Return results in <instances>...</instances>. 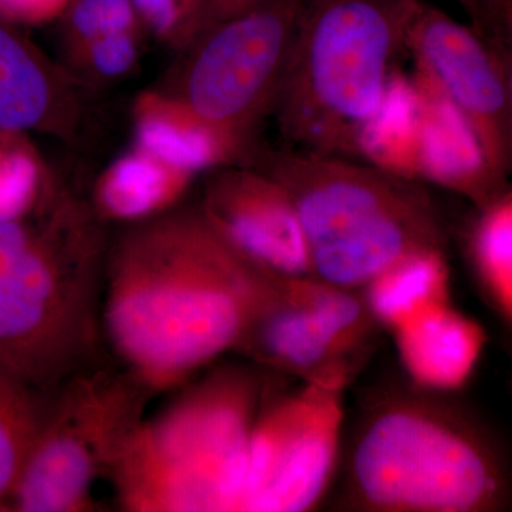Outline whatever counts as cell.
Here are the masks:
<instances>
[{
  "mask_svg": "<svg viewBox=\"0 0 512 512\" xmlns=\"http://www.w3.org/2000/svg\"><path fill=\"white\" fill-rule=\"evenodd\" d=\"M284 281L248 261L200 208H174L109 242L104 346L153 396L174 392L239 349Z\"/></svg>",
  "mask_w": 512,
  "mask_h": 512,
  "instance_id": "6da1fadb",
  "label": "cell"
},
{
  "mask_svg": "<svg viewBox=\"0 0 512 512\" xmlns=\"http://www.w3.org/2000/svg\"><path fill=\"white\" fill-rule=\"evenodd\" d=\"M101 225L64 191L36 217L0 222V366L39 392L107 362Z\"/></svg>",
  "mask_w": 512,
  "mask_h": 512,
  "instance_id": "7a4b0ae2",
  "label": "cell"
},
{
  "mask_svg": "<svg viewBox=\"0 0 512 512\" xmlns=\"http://www.w3.org/2000/svg\"><path fill=\"white\" fill-rule=\"evenodd\" d=\"M141 420L111 468L126 512H239L245 450L266 404L264 377L215 369Z\"/></svg>",
  "mask_w": 512,
  "mask_h": 512,
  "instance_id": "3957f363",
  "label": "cell"
},
{
  "mask_svg": "<svg viewBox=\"0 0 512 512\" xmlns=\"http://www.w3.org/2000/svg\"><path fill=\"white\" fill-rule=\"evenodd\" d=\"M419 0H305L274 114L286 148L359 160Z\"/></svg>",
  "mask_w": 512,
  "mask_h": 512,
  "instance_id": "277c9868",
  "label": "cell"
},
{
  "mask_svg": "<svg viewBox=\"0 0 512 512\" xmlns=\"http://www.w3.org/2000/svg\"><path fill=\"white\" fill-rule=\"evenodd\" d=\"M276 178L293 202L312 275L326 284L365 286L394 262L443 248V232L419 181L365 161L284 148L254 164Z\"/></svg>",
  "mask_w": 512,
  "mask_h": 512,
  "instance_id": "5b68a950",
  "label": "cell"
},
{
  "mask_svg": "<svg viewBox=\"0 0 512 512\" xmlns=\"http://www.w3.org/2000/svg\"><path fill=\"white\" fill-rule=\"evenodd\" d=\"M350 493L379 512H484L505 480L473 430L419 403H394L366 421L353 446Z\"/></svg>",
  "mask_w": 512,
  "mask_h": 512,
  "instance_id": "8992f818",
  "label": "cell"
},
{
  "mask_svg": "<svg viewBox=\"0 0 512 512\" xmlns=\"http://www.w3.org/2000/svg\"><path fill=\"white\" fill-rule=\"evenodd\" d=\"M153 394L106 362L53 394L8 512H93L94 485L109 478Z\"/></svg>",
  "mask_w": 512,
  "mask_h": 512,
  "instance_id": "52a82bcc",
  "label": "cell"
},
{
  "mask_svg": "<svg viewBox=\"0 0 512 512\" xmlns=\"http://www.w3.org/2000/svg\"><path fill=\"white\" fill-rule=\"evenodd\" d=\"M305 0L269 5L217 23L184 47L167 90L192 114L247 153L251 164L262 121L272 116Z\"/></svg>",
  "mask_w": 512,
  "mask_h": 512,
  "instance_id": "ba28073f",
  "label": "cell"
},
{
  "mask_svg": "<svg viewBox=\"0 0 512 512\" xmlns=\"http://www.w3.org/2000/svg\"><path fill=\"white\" fill-rule=\"evenodd\" d=\"M342 390L306 382L265 404L245 450L239 512H303L319 503L338 463Z\"/></svg>",
  "mask_w": 512,
  "mask_h": 512,
  "instance_id": "9c48e42d",
  "label": "cell"
},
{
  "mask_svg": "<svg viewBox=\"0 0 512 512\" xmlns=\"http://www.w3.org/2000/svg\"><path fill=\"white\" fill-rule=\"evenodd\" d=\"M404 49L473 130L491 173L507 185L512 165L511 55L488 45L427 0L414 10Z\"/></svg>",
  "mask_w": 512,
  "mask_h": 512,
  "instance_id": "30bf717a",
  "label": "cell"
},
{
  "mask_svg": "<svg viewBox=\"0 0 512 512\" xmlns=\"http://www.w3.org/2000/svg\"><path fill=\"white\" fill-rule=\"evenodd\" d=\"M372 322L365 299L353 289L315 276L285 279L238 352L305 382L343 389L349 359L370 335Z\"/></svg>",
  "mask_w": 512,
  "mask_h": 512,
  "instance_id": "8fae6325",
  "label": "cell"
},
{
  "mask_svg": "<svg viewBox=\"0 0 512 512\" xmlns=\"http://www.w3.org/2000/svg\"><path fill=\"white\" fill-rule=\"evenodd\" d=\"M198 208L248 261L276 278L312 275L301 222L288 192L256 165L212 171Z\"/></svg>",
  "mask_w": 512,
  "mask_h": 512,
  "instance_id": "7c38bea8",
  "label": "cell"
},
{
  "mask_svg": "<svg viewBox=\"0 0 512 512\" xmlns=\"http://www.w3.org/2000/svg\"><path fill=\"white\" fill-rule=\"evenodd\" d=\"M77 111L72 80L0 19V130L66 134Z\"/></svg>",
  "mask_w": 512,
  "mask_h": 512,
  "instance_id": "4fadbf2b",
  "label": "cell"
},
{
  "mask_svg": "<svg viewBox=\"0 0 512 512\" xmlns=\"http://www.w3.org/2000/svg\"><path fill=\"white\" fill-rule=\"evenodd\" d=\"M420 96L417 178L464 195L477 207L507 190L491 173L464 117L430 80L414 72Z\"/></svg>",
  "mask_w": 512,
  "mask_h": 512,
  "instance_id": "5bb4252c",
  "label": "cell"
},
{
  "mask_svg": "<svg viewBox=\"0 0 512 512\" xmlns=\"http://www.w3.org/2000/svg\"><path fill=\"white\" fill-rule=\"evenodd\" d=\"M393 335L404 372L421 389L436 393L466 386L485 346L484 329L450 303L431 309Z\"/></svg>",
  "mask_w": 512,
  "mask_h": 512,
  "instance_id": "9a60e30c",
  "label": "cell"
},
{
  "mask_svg": "<svg viewBox=\"0 0 512 512\" xmlns=\"http://www.w3.org/2000/svg\"><path fill=\"white\" fill-rule=\"evenodd\" d=\"M133 124L134 146L192 177L251 164L241 147L198 119L170 93L140 94Z\"/></svg>",
  "mask_w": 512,
  "mask_h": 512,
  "instance_id": "2e32d148",
  "label": "cell"
},
{
  "mask_svg": "<svg viewBox=\"0 0 512 512\" xmlns=\"http://www.w3.org/2000/svg\"><path fill=\"white\" fill-rule=\"evenodd\" d=\"M194 178L134 146L100 175L90 207L103 224L130 227L177 208Z\"/></svg>",
  "mask_w": 512,
  "mask_h": 512,
  "instance_id": "e0dca14e",
  "label": "cell"
},
{
  "mask_svg": "<svg viewBox=\"0 0 512 512\" xmlns=\"http://www.w3.org/2000/svg\"><path fill=\"white\" fill-rule=\"evenodd\" d=\"M365 303L375 322L396 332L407 323L450 303V271L443 248L404 256L365 286Z\"/></svg>",
  "mask_w": 512,
  "mask_h": 512,
  "instance_id": "ac0fdd59",
  "label": "cell"
},
{
  "mask_svg": "<svg viewBox=\"0 0 512 512\" xmlns=\"http://www.w3.org/2000/svg\"><path fill=\"white\" fill-rule=\"evenodd\" d=\"M419 140V90L413 77L394 67L382 104L360 133L359 160L397 177L419 181Z\"/></svg>",
  "mask_w": 512,
  "mask_h": 512,
  "instance_id": "d6986e66",
  "label": "cell"
},
{
  "mask_svg": "<svg viewBox=\"0 0 512 512\" xmlns=\"http://www.w3.org/2000/svg\"><path fill=\"white\" fill-rule=\"evenodd\" d=\"M52 397L20 382L0 366V512H8Z\"/></svg>",
  "mask_w": 512,
  "mask_h": 512,
  "instance_id": "ffe728a7",
  "label": "cell"
},
{
  "mask_svg": "<svg viewBox=\"0 0 512 512\" xmlns=\"http://www.w3.org/2000/svg\"><path fill=\"white\" fill-rule=\"evenodd\" d=\"M468 237L474 274L495 311L512 316V194L505 190L481 205Z\"/></svg>",
  "mask_w": 512,
  "mask_h": 512,
  "instance_id": "44dd1931",
  "label": "cell"
},
{
  "mask_svg": "<svg viewBox=\"0 0 512 512\" xmlns=\"http://www.w3.org/2000/svg\"><path fill=\"white\" fill-rule=\"evenodd\" d=\"M62 192L50 180L28 133L0 130V222L36 217Z\"/></svg>",
  "mask_w": 512,
  "mask_h": 512,
  "instance_id": "7402d4cb",
  "label": "cell"
},
{
  "mask_svg": "<svg viewBox=\"0 0 512 512\" xmlns=\"http://www.w3.org/2000/svg\"><path fill=\"white\" fill-rule=\"evenodd\" d=\"M63 16L72 53L100 37L138 30L140 23L131 0H72Z\"/></svg>",
  "mask_w": 512,
  "mask_h": 512,
  "instance_id": "603a6c76",
  "label": "cell"
},
{
  "mask_svg": "<svg viewBox=\"0 0 512 512\" xmlns=\"http://www.w3.org/2000/svg\"><path fill=\"white\" fill-rule=\"evenodd\" d=\"M140 22L161 39L187 47L198 33L204 0H131Z\"/></svg>",
  "mask_w": 512,
  "mask_h": 512,
  "instance_id": "cb8c5ba5",
  "label": "cell"
},
{
  "mask_svg": "<svg viewBox=\"0 0 512 512\" xmlns=\"http://www.w3.org/2000/svg\"><path fill=\"white\" fill-rule=\"evenodd\" d=\"M74 59L96 79L114 80L126 76L140 56L138 30L100 37L72 53Z\"/></svg>",
  "mask_w": 512,
  "mask_h": 512,
  "instance_id": "d4e9b609",
  "label": "cell"
},
{
  "mask_svg": "<svg viewBox=\"0 0 512 512\" xmlns=\"http://www.w3.org/2000/svg\"><path fill=\"white\" fill-rule=\"evenodd\" d=\"M466 12L470 28L488 45L511 55L512 0H456Z\"/></svg>",
  "mask_w": 512,
  "mask_h": 512,
  "instance_id": "484cf974",
  "label": "cell"
},
{
  "mask_svg": "<svg viewBox=\"0 0 512 512\" xmlns=\"http://www.w3.org/2000/svg\"><path fill=\"white\" fill-rule=\"evenodd\" d=\"M72 0H0V19L10 25L40 26L62 18Z\"/></svg>",
  "mask_w": 512,
  "mask_h": 512,
  "instance_id": "4316f807",
  "label": "cell"
},
{
  "mask_svg": "<svg viewBox=\"0 0 512 512\" xmlns=\"http://www.w3.org/2000/svg\"><path fill=\"white\" fill-rule=\"evenodd\" d=\"M274 0H204L198 22V37L204 30L235 16L269 5Z\"/></svg>",
  "mask_w": 512,
  "mask_h": 512,
  "instance_id": "83f0119b",
  "label": "cell"
}]
</instances>
